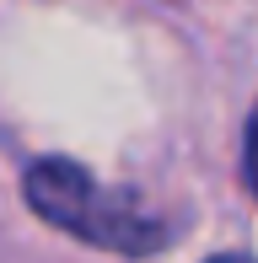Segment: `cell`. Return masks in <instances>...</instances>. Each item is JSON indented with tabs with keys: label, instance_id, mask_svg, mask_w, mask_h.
Masks as SVG:
<instances>
[{
	"label": "cell",
	"instance_id": "1",
	"mask_svg": "<svg viewBox=\"0 0 258 263\" xmlns=\"http://www.w3.org/2000/svg\"><path fill=\"white\" fill-rule=\"evenodd\" d=\"M27 204L43 215L49 226L81 236V242L102 247V253H124V258H145L161 253L172 242L167 220H156L145 204H135L129 194L97 183L86 166L49 156V161H32L27 166V183H22Z\"/></svg>",
	"mask_w": 258,
	"mask_h": 263
},
{
	"label": "cell",
	"instance_id": "3",
	"mask_svg": "<svg viewBox=\"0 0 258 263\" xmlns=\"http://www.w3.org/2000/svg\"><path fill=\"white\" fill-rule=\"evenodd\" d=\"M210 263H248V258H210Z\"/></svg>",
	"mask_w": 258,
	"mask_h": 263
},
{
	"label": "cell",
	"instance_id": "2",
	"mask_svg": "<svg viewBox=\"0 0 258 263\" xmlns=\"http://www.w3.org/2000/svg\"><path fill=\"white\" fill-rule=\"evenodd\" d=\"M242 177H248V188L258 194V107L248 118V140H242Z\"/></svg>",
	"mask_w": 258,
	"mask_h": 263
}]
</instances>
